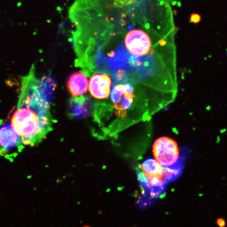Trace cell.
Here are the masks:
<instances>
[{"mask_svg": "<svg viewBox=\"0 0 227 227\" xmlns=\"http://www.w3.org/2000/svg\"><path fill=\"white\" fill-rule=\"evenodd\" d=\"M191 19L193 22L197 23L200 21L201 17V16L198 14H193L191 15Z\"/></svg>", "mask_w": 227, "mask_h": 227, "instance_id": "7c38bea8", "label": "cell"}, {"mask_svg": "<svg viewBox=\"0 0 227 227\" xmlns=\"http://www.w3.org/2000/svg\"><path fill=\"white\" fill-rule=\"evenodd\" d=\"M154 199L151 198L146 193L144 192L141 195L138 201V206L143 208L151 206L154 203Z\"/></svg>", "mask_w": 227, "mask_h": 227, "instance_id": "8fae6325", "label": "cell"}, {"mask_svg": "<svg viewBox=\"0 0 227 227\" xmlns=\"http://www.w3.org/2000/svg\"><path fill=\"white\" fill-rule=\"evenodd\" d=\"M153 152L156 160L163 166L171 165L179 157L178 144L169 137H160L156 140L153 144Z\"/></svg>", "mask_w": 227, "mask_h": 227, "instance_id": "3957f363", "label": "cell"}, {"mask_svg": "<svg viewBox=\"0 0 227 227\" xmlns=\"http://www.w3.org/2000/svg\"><path fill=\"white\" fill-rule=\"evenodd\" d=\"M112 79L106 73H96L88 82V90L95 99H106L110 94Z\"/></svg>", "mask_w": 227, "mask_h": 227, "instance_id": "5b68a950", "label": "cell"}, {"mask_svg": "<svg viewBox=\"0 0 227 227\" xmlns=\"http://www.w3.org/2000/svg\"><path fill=\"white\" fill-rule=\"evenodd\" d=\"M125 42L127 49L133 56H145L151 48V41L148 35L141 30L130 31L125 37Z\"/></svg>", "mask_w": 227, "mask_h": 227, "instance_id": "277c9868", "label": "cell"}, {"mask_svg": "<svg viewBox=\"0 0 227 227\" xmlns=\"http://www.w3.org/2000/svg\"><path fill=\"white\" fill-rule=\"evenodd\" d=\"M189 155V150H181V154L176 162L169 166H162L164 172V178L167 184L178 179L182 175L185 161Z\"/></svg>", "mask_w": 227, "mask_h": 227, "instance_id": "9c48e42d", "label": "cell"}, {"mask_svg": "<svg viewBox=\"0 0 227 227\" xmlns=\"http://www.w3.org/2000/svg\"><path fill=\"white\" fill-rule=\"evenodd\" d=\"M66 86L71 95L74 97H77L86 92L88 80L84 73L80 71L75 72L68 77Z\"/></svg>", "mask_w": 227, "mask_h": 227, "instance_id": "ba28073f", "label": "cell"}, {"mask_svg": "<svg viewBox=\"0 0 227 227\" xmlns=\"http://www.w3.org/2000/svg\"><path fill=\"white\" fill-rule=\"evenodd\" d=\"M45 82L37 78L33 66L21 78L20 95L11 122L24 145L40 144L53 129Z\"/></svg>", "mask_w": 227, "mask_h": 227, "instance_id": "6da1fadb", "label": "cell"}, {"mask_svg": "<svg viewBox=\"0 0 227 227\" xmlns=\"http://www.w3.org/2000/svg\"><path fill=\"white\" fill-rule=\"evenodd\" d=\"M217 224L219 227H223L226 226V222L224 219L222 218H218L216 221Z\"/></svg>", "mask_w": 227, "mask_h": 227, "instance_id": "4fadbf2b", "label": "cell"}, {"mask_svg": "<svg viewBox=\"0 0 227 227\" xmlns=\"http://www.w3.org/2000/svg\"><path fill=\"white\" fill-rule=\"evenodd\" d=\"M141 170L146 175L158 177L164 180L162 166L156 160L151 158L146 159L142 164Z\"/></svg>", "mask_w": 227, "mask_h": 227, "instance_id": "30bf717a", "label": "cell"}, {"mask_svg": "<svg viewBox=\"0 0 227 227\" xmlns=\"http://www.w3.org/2000/svg\"><path fill=\"white\" fill-rule=\"evenodd\" d=\"M133 88L130 84L119 83L113 87L111 93L110 104H103L98 106L99 108H112L114 109V114L116 116H122L125 112L131 107L135 96Z\"/></svg>", "mask_w": 227, "mask_h": 227, "instance_id": "7a4b0ae2", "label": "cell"}, {"mask_svg": "<svg viewBox=\"0 0 227 227\" xmlns=\"http://www.w3.org/2000/svg\"><path fill=\"white\" fill-rule=\"evenodd\" d=\"M137 177L144 192L151 198L155 199L165 193L167 184L163 178L146 175L142 170H138Z\"/></svg>", "mask_w": 227, "mask_h": 227, "instance_id": "8992f818", "label": "cell"}, {"mask_svg": "<svg viewBox=\"0 0 227 227\" xmlns=\"http://www.w3.org/2000/svg\"><path fill=\"white\" fill-rule=\"evenodd\" d=\"M21 143L20 137L11 125H5L0 128V155L19 146Z\"/></svg>", "mask_w": 227, "mask_h": 227, "instance_id": "52a82bcc", "label": "cell"}]
</instances>
